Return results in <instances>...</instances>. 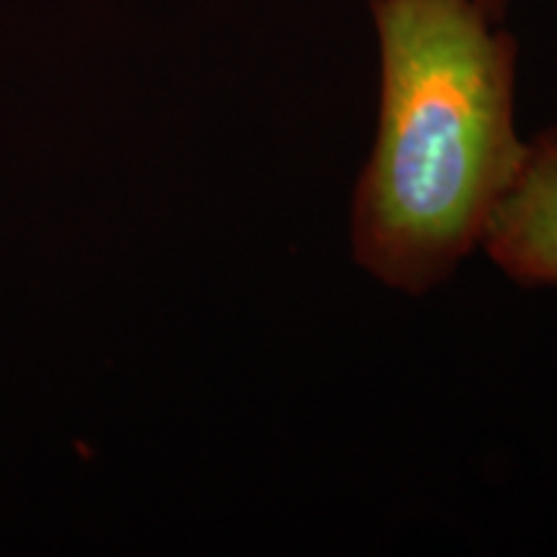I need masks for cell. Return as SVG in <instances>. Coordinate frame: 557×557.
<instances>
[{"label": "cell", "mask_w": 557, "mask_h": 557, "mask_svg": "<svg viewBox=\"0 0 557 557\" xmlns=\"http://www.w3.org/2000/svg\"><path fill=\"white\" fill-rule=\"evenodd\" d=\"M485 253L513 282L557 287V132L524 145L517 176L483 235Z\"/></svg>", "instance_id": "2"}, {"label": "cell", "mask_w": 557, "mask_h": 557, "mask_svg": "<svg viewBox=\"0 0 557 557\" xmlns=\"http://www.w3.org/2000/svg\"><path fill=\"white\" fill-rule=\"evenodd\" d=\"M374 148L351 209L354 259L426 295L483 243L524 158L519 47L478 0H372Z\"/></svg>", "instance_id": "1"}, {"label": "cell", "mask_w": 557, "mask_h": 557, "mask_svg": "<svg viewBox=\"0 0 557 557\" xmlns=\"http://www.w3.org/2000/svg\"><path fill=\"white\" fill-rule=\"evenodd\" d=\"M480 5H483V9L491 13V16H496V18H500L504 21V13H506V3L508 0H478Z\"/></svg>", "instance_id": "3"}]
</instances>
